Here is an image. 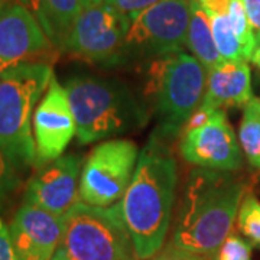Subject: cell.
Instances as JSON below:
<instances>
[{
  "label": "cell",
  "instance_id": "4fadbf2b",
  "mask_svg": "<svg viewBox=\"0 0 260 260\" xmlns=\"http://www.w3.org/2000/svg\"><path fill=\"white\" fill-rule=\"evenodd\" d=\"M81 175V159L77 155H64L48 164L29 179L25 201L48 213L62 217L80 201L78 186Z\"/></svg>",
  "mask_w": 260,
  "mask_h": 260
},
{
  "label": "cell",
  "instance_id": "484cf974",
  "mask_svg": "<svg viewBox=\"0 0 260 260\" xmlns=\"http://www.w3.org/2000/svg\"><path fill=\"white\" fill-rule=\"evenodd\" d=\"M244 10L247 19L250 22V26L253 29L254 38H260V0H243Z\"/></svg>",
  "mask_w": 260,
  "mask_h": 260
},
{
  "label": "cell",
  "instance_id": "2e32d148",
  "mask_svg": "<svg viewBox=\"0 0 260 260\" xmlns=\"http://www.w3.org/2000/svg\"><path fill=\"white\" fill-rule=\"evenodd\" d=\"M30 12L58 52H62L65 42L84 10L81 0H26Z\"/></svg>",
  "mask_w": 260,
  "mask_h": 260
},
{
  "label": "cell",
  "instance_id": "5bb4252c",
  "mask_svg": "<svg viewBox=\"0 0 260 260\" xmlns=\"http://www.w3.org/2000/svg\"><path fill=\"white\" fill-rule=\"evenodd\" d=\"M18 260H52L62 236V217L23 203L10 224Z\"/></svg>",
  "mask_w": 260,
  "mask_h": 260
},
{
  "label": "cell",
  "instance_id": "603a6c76",
  "mask_svg": "<svg viewBox=\"0 0 260 260\" xmlns=\"http://www.w3.org/2000/svg\"><path fill=\"white\" fill-rule=\"evenodd\" d=\"M159 2H162V0H104L103 3L120 12L121 15L127 16L132 20L138 15H140L142 12L155 6Z\"/></svg>",
  "mask_w": 260,
  "mask_h": 260
},
{
  "label": "cell",
  "instance_id": "6da1fadb",
  "mask_svg": "<svg viewBox=\"0 0 260 260\" xmlns=\"http://www.w3.org/2000/svg\"><path fill=\"white\" fill-rule=\"evenodd\" d=\"M178 182L177 160L164 140L152 136L142 149L135 174L119 207L139 260L158 254L172 217Z\"/></svg>",
  "mask_w": 260,
  "mask_h": 260
},
{
  "label": "cell",
  "instance_id": "52a82bcc",
  "mask_svg": "<svg viewBox=\"0 0 260 260\" xmlns=\"http://www.w3.org/2000/svg\"><path fill=\"white\" fill-rule=\"evenodd\" d=\"M191 20V3L162 0L130 22L121 58H160L181 52L186 45Z\"/></svg>",
  "mask_w": 260,
  "mask_h": 260
},
{
  "label": "cell",
  "instance_id": "8fae6325",
  "mask_svg": "<svg viewBox=\"0 0 260 260\" xmlns=\"http://www.w3.org/2000/svg\"><path fill=\"white\" fill-rule=\"evenodd\" d=\"M58 52L38 23L37 18L18 0L0 5V73L26 62H39Z\"/></svg>",
  "mask_w": 260,
  "mask_h": 260
},
{
  "label": "cell",
  "instance_id": "cb8c5ba5",
  "mask_svg": "<svg viewBox=\"0 0 260 260\" xmlns=\"http://www.w3.org/2000/svg\"><path fill=\"white\" fill-rule=\"evenodd\" d=\"M152 260H213V257L181 249V247L175 246L174 243H171L160 253L155 254Z\"/></svg>",
  "mask_w": 260,
  "mask_h": 260
},
{
  "label": "cell",
  "instance_id": "8992f818",
  "mask_svg": "<svg viewBox=\"0 0 260 260\" xmlns=\"http://www.w3.org/2000/svg\"><path fill=\"white\" fill-rule=\"evenodd\" d=\"M52 260H139L119 203L94 207L77 201L62 215V236Z\"/></svg>",
  "mask_w": 260,
  "mask_h": 260
},
{
  "label": "cell",
  "instance_id": "277c9868",
  "mask_svg": "<svg viewBox=\"0 0 260 260\" xmlns=\"http://www.w3.org/2000/svg\"><path fill=\"white\" fill-rule=\"evenodd\" d=\"M52 77L47 61L26 62L0 73V149L18 171L35 167L32 117Z\"/></svg>",
  "mask_w": 260,
  "mask_h": 260
},
{
  "label": "cell",
  "instance_id": "3957f363",
  "mask_svg": "<svg viewBox=\"0 0 260 260\" xmlns=\"http://www.w3.org/2000/svg\"><path fill=\"white\" fill-rule=\"evenodd\" d=\"M64 87L81 145L132 133L148 123L149 113L145 103L120 80L75 75Z\"/></svg>",
  "mask_w": 260,
  "mask_h": 260
},
{
  "label": "cell",
  "instance_id": "ffe728a7",
  "mask_svg": "<svg viewBox=\"0 0 260 260\" xmlns=\"http://www.w3.org/2000/svg\"><path fill=\"white\" fill-rule=\"evenodd\" d=\"M237 224L249 242L260 247V201L253 195H244L237 214Z\"/></svg>",
  "mask_w": 260,
  "mask_h": 260
},
{
  "label": "cell",
  "instance_id": "e0dca14e",
  "mask_svg": "<svg viewBox=\"0 0 260 260\" xmlns=\"http://www.w3.org/2000/svg\"><path fill=\"white\" fill-rule=\"evenodd\" d=\"M186 47L189 48L192 55L204 65L207 73L223 61L214 41L210 18L200 5V2L191 3V20L186 37Z\"/></svg>",
  "mask_w": 260,
  "mask_h": 260
},
{
  "label": "cell",
  "instance_id": "4316f807",
  "mask_svg": "<svg viewBox=\"0 0 260 260\" xmlns=\"http://www.w3.org/2000/svg\"><path fill=\"white\" fill-rule=\"evenodd\" d=\"M251 62L257 65V68L260 70V38L256 39V47H254V52L251 55Z\"/></svg>",
  "mask_w": 260,
  "mask_h": 260
},
{
  "label": "cell",
  "instance_id": "7402d4cb",
  "mask_svg": "<svg viewBox=\"0 0 260 260\" xmlns=\"http://www.w3.org/2000/svg\"><path fill=\"white\" fill-rule=\"evenodd\" d=\"M18 172V169L12 165V162L0 149V200L15 192L20 186L22 179Z\"/></svg>",
  "mask_w": 260,
  "mask_h": 260
},
{
  "label": "cell",
  "instance_id": "9a60e30c",
  "mask_svg": "<svg viewBox=\"0 0 260 260\" xmlns=\"http://www.w3.org/2000/svg\"><path fill=\"white\" fill-rule=\"evenodd\" d=\"M253 99L249 62L223 59L207 73V85L201 106L208 109L244 107Z\"/></svg>",
  "mask_w": 260,
  "mask_h": 260
},
{
  "label": "cell",
  "instance_id": "d4e9b609",
  "mask_svg": "<svg viewBox=\"0 0 260 260\" xmlns=\"http://www.w3.org/2000/svg\"><path fill=\"white\" fill-rule=\"evenodd\" d=\"M0 260H18L10 237V230L0 218Z\"/></svg>",
  "mask_w": 260,
  "mask_h": 260
},
{
  "label": "cell",
  "instance_id": "f1b7e54d",
  "mask_svg": "<svg viewBox=\"0 0 260 260\" xmlns=\"http://www.w3.org/2000/svg\"><path fill=\"white\" fill-rule=\"evenodd\" d=\"M188 3H194V2H198V0H186Z\"/></svg>",
  "mask_w": 260,
  "mask_h": 260
},
{
  "label": "cell",
  "instance_id": "30bf717a",
  "mask_svg": "<svg viewBox=\"0 0 260 260\" xmlns=\"http://www.w3.org/2000/svg\"><path fill=\"white\" fill-rule=\"evenodd\" d=\"M179 153L198 168L233 172L243 165L242 148L223 109H215L204 124L182 132Z\"/></svg>",
  "mask_w": 260,
  "mask_h": 260
},
{
  "label": "cell",
  "instance_id": "ba28073f",
  "mask_svg": "<svg viewBox=\"0 0 260 260\" xmlns=\"http://www.w3.org/2000/svg\"><path fill=\"white\" fill-rule=\"evenodd\" d=\"M139 148L127 139L106 140L90 152L80 175V201L94 207L119 203L129 186Z\"/></svg>",
  "mask_w": 260,
  "mask_h": 260
},
{
  "label": "cell",
  "instance_id": "44dd1931",
  "mask_svg": "<svg viewBox=\"0 0 260 260\" xmlns=\"http://www.w3.org/2000/svg\"><path fill=\"white\" fill-rule=\"evenodd\" d=\"M251 247L236 234H230L215 251L213 260H250Z\"/></svg>",
  "mask_w": 260,
  "mask_h": 260
},
{
  "label": "cell",
  "instance_id": "ac0fdd59",
  "mask_svg": "<svg viewBox=\"0 0 260 260\" xmlns=\"http://www.w3.org/2000/svg\"><path fill=\"white\" fill-rule=\"evenodd\" d=\"M207 15L211 22L214 41L221 58L225 61H234V59L249 61L239 38L236 35V30L233 28L232 20L229 16V8Z\"/></svg>",
  "mask_w": 260,
  "mask_h": 260
},
{
  "label": "cell",
  "instance_id": "d6986e66",
  "mask_svg": "<svg viewBox=\"0 0 260 260\" xmlns=\"http://www.w3.org/2000/svg\"><path fill=\"white\" fill-rule=\"evenodd\" d=\"M239 140L249 164L260 169V99L253 97L244 106Z\"/></svg>",
  "mask_w": 260,
  "mask_h": 260
},
{
  "label": "cell",
  "instance_id": "5b68a950",
  "mask_svg": "<svg viewBox=\"0 0 260 260\" xmlns=\"http://www.w3.org/2000/svg\"><path fill=\"white\" fill-rule=\"evenodd\" d=\"M207 85V70L194 55L175 52L152 61L148 88L158 126V139L177 138L201 106Z\"/></svg>",
  "mask_w": 260,
  "mask_h": 260
},
{
  "label": "cell",
  "instance_id": "7c38bea8",
  "mask_svg": "<svg viewBox=\"0 0 260 260\" xmlns=\"http://www.w3.org/2000/svg\"><path fill=\"white\" fill-rule=\"evenodd\" d=\"M32 132L37 149L35 167H45L61 158L77 135L68 94L55 77H52L44 97L38 103L32 117Z\"/></svg>",
  "mask_w": 260,
  "mask_h": 260
},
{
  "label": "cell",
  "instance_id": "83f0119b",
  "mask_svg": "<svg viewBox=\"0 0 260 260\" xmlns=\"http://www.w3.org/2000/svg\"><path fill=\"white\" fill-rule=\"evenodd\" d=\"M103 2H104V0H81L84 9H85V8H91V6H95V5H100V3H103Z\"/></svg>",
  "mask_w": 260,
  "mask_h": 260
},
{
  "label": "cell",
  "instance_id": "7a4b0ae2",
  "mask_svg": "<svg viewBox=\"0 0 260 260\" xmlns=\"http://www.w3.org/2000/svg\"><path fill=\"white\" fill-rule=\"evenodd\" d=\"M246 189V182L232 172L192 169L182 191L172 243L214 257L232 234Z\"/></svg>",
  "mask_w": 260,
  "mask_h": 260
},
{
  "label": "cell",
  "instance_id": "9c48e42d",
  "mask_svg": "<svg viewBox=\"0 0 260 260\" xmlns=\"http://www.w3.org/2000/svg\"><path fill=\"white\" fill-rule=\"evenodd\" d=\"M130 22L127 16L104 3L85 8L62 52L90 64H119Z\"/></svg>",
  "mask_w": 260,
  "mask_h": 260
}]
</instances>
